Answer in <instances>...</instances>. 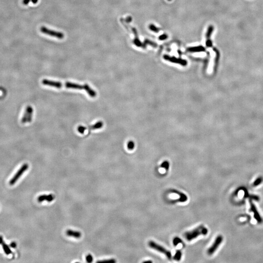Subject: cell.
<instances>
[{
	"mask_svg": "<svg viewBox=\"0 0 263 263\" xmlns=\"http://www.w3.org/2000/svg\"><path fill=\"white\" fill-rule=\"evenodd\" d=\"M42 84L46 86L55 87L56 88H62L63 87H65L68 89H73L77 90H84L89 96L91 98H94L97 96V93L88 84H85L84 85L79 84L78 83H75L70 82H66L63 83L59 81H56L51 80L47 79H43L42 81Z\"/></svg>",
	"mask_w": 263,
	"mask_h": 263,
	"instance_id": "1",
	"label": "cell"
},
{
	"mask_svg": "<svg viewBox=\"0 0 263 263\" xmlns=\"http://www.w3.org/2000/svg\"><path fill=\"white\" fill-rule=\"evenodd\" d=\"M208 233V229L203 225H200L192 231L186 232L184 236L188 241H192L199 235H206Z\"/></svg>",
	"mask_w": 263,
	"mask_h": 263,
	"instance_id": "2",
	"label": "cell"
},
{
	"mask_svg": "<svg viewBox=\"0 0 263 263\" xmlns=\"http://www.w3.org/2000/svg\"><path fill=\"white\" fill-rule=\"evenodd\" d=\"M148 245L151 248L164 254L168 259H171L172 258V255L170 251L164 248L163 247L158 245L155 242L150 241L148 243Z\"/></svg>",
	"mask_w": 263,
	"mask_h": 263,
	"instance_id": "3",
	"label": "cell"
},
{
	"mask_svg": "<svg viewBox=\"0 0 263 263\" xmlns=\"http://www.w3.org/2000/svg\"><path fill=\"white\" fill-rule=\"evenodd\" d=\"M40 30L42 33L45 35H49L50 36L56 38L59 40L63 39L64 38V34L63 32L51 30L45 26H42L40 28Z\"/></svg>",
	"mask_w": 263,
	"mask_h": 263,
	"instance_id": "4",
	"label": "cell"
},
{
	"mask_svg": "<svg viewBox=\"0 0 263 263\" xmlns=\"http://www.w3.org/2000/svg\"><path fill=\"white\" fill-rule=\"evenodd\" d=\"M103 125H104L103 122L101 121H99L97 122L96 123H95V124H94L92 126H88V127L83 126H79L78 127L77 130H78V131L79 132V133L82 134L84 133V132L87 130H88L89 131H90V130L99 129L103 127Z\"/></svg>",
	"mask_w": 263,
	"mask_h": 263,
	"instance_id": "5",
	"label": "cell"
},
{
	"mask_svg": "<svg viewBox=\"0 0 263 263\" xmlns=\"http://www.w3.org/2000/svg\"><path fill=\"white\" fill-rule=\"evenodd\" d=\"M28 167L29 166L27 164H24L16 173L15 175L12 177V178L10 180L9 184L10 185H13L15 184L16 182L18 181V179L20 178V177L22 175V174L28 169Z\"/></svg>",
	"mask_w": 263,
	"mask_h": 263,
	"instance_id": "6",
	"label": "cell"
},
{
	"mask_svg": "<svg viewBox=\"0 0 263 263\" xmlns=\"http://www.w3.org/2000/svg\"><path fill=\"white\" fill-rule=\"evenodd\" d=\"M33 114V109L31 106H27L25 113L21 118V122L22 123H26L27 122H30L32 120Z\"/></svg>",
	"mask_w": 263,
	"mask_h": 263,
	"instance_id": "7",
	"label": "cell"
},
{
	"mask_svg": "<svg viewBox=\"0 0 263 263\" xmlns=\"http://www.w3.org/2000/svg\"><path fill=\"white\" fill-rule=\"evenodd\" d=\"M223 237L221 235H218L214 243L208 249L207 253L209 255H211L213 254L216 250L218 248V247L220 245L223 241Z\"/></svg>",
	"mask_w": 263,
	"mask_h": 263,
	"instance_id": "8",
	"label": "cell"
},
{
	"mask_svg": "<svg viewBox=\"0 0 263 263\" xmlns=\"http://www.w3.org/2000/svg\"><path fill=\"white\" fill-rule=\"evenodd\" d=\"M250 210L252 211L254 214V217L259 223H261L263 222V219L259 214L255 206L252 201H250Z\"/></svg>",
	"mask_w": 263,
	"mask_h": 263,
	"instance_id": "9",
	"label": "cell"
},
{
	"mask_svg": "<svg viewBox=\"0 0 263 263\" xmlns=\"http://www.w3.org/2000/svg\"><path fill=\"white\" fill-rule=\"evenodd\" d=\"M55 198V195L52 194L43 195H40L38 197V201L39 202H42L44 201H46L48 202H51L54 200Z\"/></svg>",
	"mask_w": 263,
	"mask_h": 263,
	"instance_id": "10",
	"label": "cell"
},
{
	"mask_svg": "<svg viewBox=\"0 0 263 263\" xmlns=\"http://www.w3.org/2000/svg\"><path fill=\"white\" fill-rule=\"evenodd\" d=\"M171 192L173 193L178 195H179V197H180L178 200L177 199L176 200H175V201L180 202H185L187 201L188 200L187 196L185 194H183V193L179 192V190H177L176 189H172L171 190Z\"/></svg>",
	"mask_w": 263,
	"mask_h": 263,
	"instance_id": "11",
	"label": "cell"
},
{
	"mask_svg": "<svg viewBox=\"0 0 263 263\" xmlns=\"http://www.w3.org/2000/svg\"><path fill=\"white\" fill-rule=\"evenodd\" d=\"M66 234L68 236L72 237L75 238H79L81 236V233L79 231L71 230H67L66 231Z\"/></svg>",
	"mask_w": 263,
	"mask_h": 263,
	"instance_id": "12",
	"label": "cell"
},
{
	"mask_svg": "<svg viewBox=\"0 0 263 263\" xmlns=\"http://www.w3.org/2000/svg\"><path fill=\"white\" fill-rule=\"evenodd\" d=\"M182 255V252L180 250H179V249L176 250L175 253L173 257V259L177 261H179L181 259Z\"/></svg>",
	"mask_w": 263,
	"mask_h": 263,
	"instance_id": "13",
	"label": "cell"
},
{
	"mask_svg": "<svg viewBox=\"0 0 263 263\" xmlns=\"http://www.w3.org/2000/svg\"><path fill=\"white\" fill-rule=\"evenodd\" d=\"M2 245L3 246V248L4 249V252L6 255H9L12 253V251L11 250L9 246L6 244L4 242Z\"/></svg>",
	"mask_w": 263,
	"mask_h": 263,
	"instance_id": "14",
	"label": "cell"
},
{
	"mask_svg": "<svg viewBox=\"0 0 263 263\" xmlns=\"http://www.w3.org/2000/svg\"><path fill=\"white\" fill-rule=\"evenodd\" d=\"M173 245L174 246H176L179 243H183V242L180 238L176 237L173 239Z\"/></svg>",
	"mask_w": 263,
	"mask_h": 263,
	"instance_id": "15",
	"label": "cell"
},
{
	"mask_svg": "<svg viewBox=\"0 0 263 263\" xmlns=\"http://www.w3.org/2000/svg\"><path fill=\"white\" fill-rule=\"evenodd\" d=\"M263 180V179L262 177H259L258 178H257L256 179V180H255V181L254 182V183L253 184V187H256V186H258L259 184H260L262 182Z\"/></svg>",
	"mask_w": 263,
	"mask_h": 263,
	"instance_id": "16",
	"label": "cell"
},
{
	"mask_svg": "<svg viewBox=\"0 0 263 263\" xmlns=\"http://www.w3.org/2000/svg\"><path fill=\"white\" fill-rule=\"evenodd\" d=\"M160 167L161 168H164L166 170L168 171L169 168V163L168 161H165L161 164Z\"/></svg>",
	"mask_w": 263,
	"mask_h": 263,
	"instance_id": "17",
	"label": "cell"
},
{
	"mask_svg": "<svg viewBox=\"0 0 263 263\" xmlns=\"http://www.w3.org/2000/svg\"><path fill=\"white\" fill-rule=\"evenodd\" d=\"M116 261L114 259H109V260H102V261H99L97 262V263H115Z\"/></svg>",
	"mask_w": 263,
	"mask_h": 263,
	"instance_id": "18",
	"label": "cell"
},
{
	"mask_svg": "<svg viewBox=\"0 0 263 263\" xmlns=\"http://www.w3.org/2000/svg\"><path fill=\"white\" fill-rule=\"evenodd\" d=\"M127 147H128V149L129 150H133L134 148V142L133 141L129 142V143H128Z\"/></svg>",
	"mask_w": 263,
	"mask_h": 263,
	"instance_id": "19",
	"label": "cell"
},
{
	"mask_svg": "<svg viewBox=\"0 0 263 263\" xmlns=\"http://www.w3.org/2000/svg\"><path fill=\"white\" fill-rule=\"evenodd\" d=\"M86 261L87 262H88V263L92 262L93 261V257L92 255H91L90 254H88L86 256Z\"/></svg>",
	"mask_w": 263,
	"mask_h": 263,
	"instance_id": "20",
	"label": "cell"
},
{
	"mask_svg": "<svg viewBox=\"0 0 263 263\" xmlns=\"http://www.w3.org/2000/svg\"><path fill=\"white\" fill-rule=\"evenodd\" d=\"M10 246L11 247H12V248H15V247H16V246H17V244H16V242H11V244H10Z\"/></svg>",
	"mask_w": 263,
	"mask_h": 263,
	"instance_id": "21",
	"label": "cell"
},
{
	"mask_svg": "<svg viewBox=\"0 0 263 263\" xmlns=\"http://www.w3.org/2000/svg\"><path fill=\"white\" fill-rule=\"evenodd\" d=\"M30 1H31V0H23V4L25 5H27Z\"/></svg>",
	"mask_w": 263,
	"mask_h": 263,
	"instance_id": "22",
	"label": "cell"
},
{
	"mask_svg": "<svg viewBox=\"0 0 263 263\" xmlns=\"http://www.w3.org/2000/svg\"><path fill=\"white\" fill-rule=\"evenodd\" d=\"M3 243H4L3 238L2 236L0 235V244H2Z\"/></svg>",
	"mask_w": 263,
	"mask_h": 263,
	"instance_id": "23",
	"label": "cell"
},
{
	"mask_svg": "<svg viewBox=\"0 0 263 263\" xmlns=\"http://www.w3.org/2000/svg\"><path fill=\"white\" fill-rule=\"evenodd\" d=\"M39 0H31V2L33 4H36L38 2Z\"/></svg>",
	"mask_w": 263,
	"mask_h": 263,
	"instance_id": "24",
	"label": "cell"
},
{
	"mask_svg": "<svg viewBox=\"0 0 263 263\" xmlns=\"http://www.w3.org/2000/svg\"><path fill=\"white\" fill-rule=\"evenodd\" d=\"M144 263H152V261H145L144 262H143Z\"/></svg>",
	"mask_w": 263,
	"mask_h": 263,
	"instance_id": "25",
	"label": "cell"
}]
</instances>
